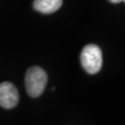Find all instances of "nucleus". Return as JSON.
Masks as SVG:
<instances>
[{
    "instance_id": "4",
    "label": "nucleus",
    "mask_w": 125,
    "mask_h": 125,
    "mask_svg": "<svg viewBox=\"0 0 125 125\" xmlns=\"http://www.w3.org/2000/svg\"><path fill=\"white\" fill-rule=\"evenodd\" d=\"M62 6V0H34L33 8L41 13L50 14Z\"/></svg>"
},
{
    "instance_id": "3",
    "label": "nucleus",
    "mask_w": 125,
    "mask_h": 125,
    "mask_svg": "<svg viewBox=\"0 0 125 125\" xmlns=\"http://www.w3.org/2000/svg\"><path fill=\"white\" fill-rule=\"evenodd\" d=\"M19 103V93L15 85L9 82L0 83V106L7 109L15 107Z\"/></svg>"
},
{
    "instance_id": "2",
    "label": "nucleus",
    "mask_w": 125,
    "mask_h": 125,
    "mask_svg": "<svg viewBox=\"0 0 125 125\" xmlns=\"http://www.w3.org/2000/svg\"><path fill=\"white\" fill-rule=\"evenodd\" d=\"M102 51L96 45L90 44L84 46L81 53V63L86 72L95 74L102 67Z\"/></svg>"
},
{
    "instance_id": "1",
    "label": "nucleus",
    "mask_w": 125,
    "mask_h": 125,
    "mask_svg": "<svg viewBox=\"0 0 125 125\" xmlns=\"http://www.w3.org/2000/svg\"><path fill=\"white\" fill-rule=\"evenodd\" d=\"M47 83V74L40 67L30 68L25 76V86L28 94L31 97H38L43 94Z\"/></svg>"
},
{
    "instance_id": "5",
    "label": "nucleus",
    "mask_w": 125,
    "mask_h": 125,
    "mask_svg": "<svg viewBox=\"0 0 125 125\" xmlns=\"http://www.w3.org/2000/svg\"><path fill=\"white\" fill-rule=\"evenodd\" d=\"M111 3H114V4H117V3H121V1L123 2V1H125V0H109Z\"/></svg>"
}]
</instances>
